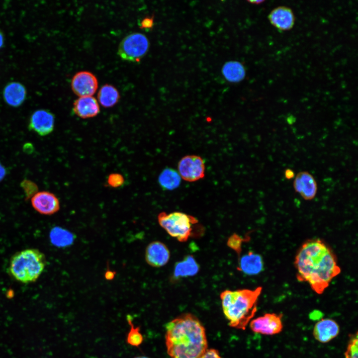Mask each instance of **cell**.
<instances>
[{"mask_svg": "<svg viewBox=\"0 0 358 358\" xmlns=\"http://www.w3.org/2000/svg\"><path fill=\"white\" fill-rule=\"evenodd\" d=\"M154 17H146L144 18L140 23L141 28L150 29L154 25Z\"/></svg>", "mask_w": 358, "mask_h": 358, "instance_id": "cell-30", "label": "cell"}, {"mask_svg": "<svg viewBox=\"0 0 358 358\" xmlns=\"http://www.w3.org/2000/svg\"><path fill=\"white\" fill-rule=\"evenodd\" d=\"M4 35H3L2 32L0 29V49L3 47V46L4 45Z\"/></svg>", "mask_w": 358, "mask_h": 358, "instance_id": "cell-33", "label": "cell"}, {"mask_svg": "<svg viewBox=\"0 0 358 358\" xmlns=\"http://www.w3.org/2000/svg\"><path fill=\"white\" fill-rule=\"evenodd\" d=\"M222 73L226 80L231 83H238L242 81L246 76L244 66L240 62L230 61L225 63Z\"/></svg>", "mask_w": 358, "mask_h": 358, "instance_id": "cell-20", "label": "cell"}, {"mask_svg": "<svg viewBox=\"0 0 358 358\" xmlns=\"http://www.w3.org/2000/svg\"><path fill=\"white\" fill-rule=\"evenodd\" d=\"M181 179L178 171L172 168H166L160 174L158 182L164 190H172L179 186Z\"/></svg>", "mask_w": 358, "mask_h": 358, "instance_id": "cell-21", "label": "cell"}, {"mask_svg": "<svg viewBox=\"0 0 358 358\" xmlns=\"http://www.w3.org/2000/svg\"><path fill=\"white\" fill-rule=\"evenodd\" d=\"M27 91L21 83L12 82L7 84L3 91L4 101L9 106L16 107L20 106L26 99Z\"/></svg>", "mask_w": 358, "mask_h": 358, "instance_id": "cell-18", "label": "cell"}, {"mask_svg": "<svg viewBox=\"0 0 358 358\" xmlns=\"http://www.w3.org/2000/svg\"><path fill=\"white\" fill-rule=\"evenodd\" d=\"M51 243L57 247H66L71 245L75 237L72 233L60 227L52 229L49 235Z\"/></svg>", "mask_w": 358, "mask_h": 358, "instance_id": "cell-23", "label": "cell"}, {"mask_svg": "<svg viewBox=\"0 0 358 358\" xmlns=\"http://www.w3.org/2000/svg\"><path fill=\"white\" fill-rule=\"evenodd\" d=\"M127 321L131 326V329L127 335V342L132 346L138 347L143 341V336L140 332L139 327H134L130 315H127Z\"/></svg>", "mask_w": 358, "mask_h": 358, "instance_id": "cell-24", "label": "cell"}, {"mask_svg": "<svg viewBox=\"0 0 358 358\" xmlns=\"http://www.w3.org/2000/svg\"><path fill=\"white\" fill-rule=\"evenodd\" d=\"M358 338L357 332L350 335V339L344 355L345 358H358Z\"/></svg>", "mask_w": 358, "mask_h": 358, "instance_id": "cell-25", "label": "cell"}, {"mask_svg": "<svg viewBox=\"0 0 358 358\" xmlns=\"http://www.w3.org/2000/svg\"><path fill=\"white\" fill-rule=\"evenodd\" d=\"M339 332L340 327L337 322L330 318H325L315 324L313 335L318 342L326 343L336 337Z\"/></svg>", "mask_w": 358, "mask_h": 358, "instance_id": "cell-15", "label": "cell"}, {"mask_svg": "<svg viewBox=\"0 0 358 358\" xmlns=\"http://www.w3.org/2000/svg\"><path fill=\"white\" fill-rule=\"evenodd\" d=\"M270 23L279 31L290 30L294 26L295 16L289 7L280 6L273 9L268 16Z\"/></svg>", "mask_w": 358, "mask_h": 358, "instance_id": "cell-14", "label": "cell"}, {"mask_svg": "<svg viewBox=\"0 0 358 358\" xmlns=\"http://www.w3.org/2000/svg\"><path fill=\"white\" fill-rule=\"evenodd\" d=\"M6 174L5 167L0 162V182L4 178Z\"/></svg>", "mask_w": 358, "mask_h": 358, "instance_id": "cell-32", "label": "cell"}, {"mask_svg": "<svg viewBox=\"0 0 358 358\" xmlns=\"http://www.w3.org/2000/svg\"><path fill=\"white\" fill-rule=\"evenodd\" d=\"M33 208L39 213L51 215L57 212L60 208L57 196L47 191L37 192L31 198Z\"/></svg>", "mask_w": 358, "mask_h": 358, "instance_id": "cell-11", "label": "cell"}, {"mask_svg": "<svg viewBox=\"0 0 358 358\" xmlns=\"http://www.w3.org/2000/svg\"><path fill=\"white\" fill-rule=\"evenodd\" d=\"M71 88L74 93L79 97L92 96L97 90L98 81L92 73L81 71L73 77Z\"/></svg>", "mask_w": 358, "mask_h": 358, "instance_id": "cell-9", "label": "cell"}, {"mask_svg": "<svg viewBox=\"0 0 358 358\" xmlns=\"http://www.w3.org/2000/svg\"><path fill=\"white\" fill-rule=\"evenodd\" d=\"M263 269V259L259 254L249 251L239 258L237 269L245 274H258Z\"/></svg>", "mask_w": 358, "mask_h": 358, "instance_id": "cell-16", "label": "cell"}, {"mask_svg": "<svg viewBox=\"0 0 358 358\" xmlns=\"http://www.w3.org/2000/svg\"><path fill=\"white\" fill-rule=\"evenodd\" d=\"M178 169L181 178L186 181H196L205 176V162L199 156H184L179 160Z\"/></svg>", "mask_w": 358, "mask_h": 358, "instance_id": "cell-7", "label": "cell"}, {"mask_svg": "<svg viewBox=\"0 0 358 358\" xmlns=\"http://www.w3.org/2000/svg\"><path fill=\"white\" fill-rule=\"evenodd\" d=\"M262 290V287H258L253 290H225L220 293L223 312L231 327L245 330L257 312Z\"/></svg>", "mask_w": 358, "mask_h": 358, "instance_id": "cell-3", "label": "cell"}, {"mask_svg": "<svg viewBox=\"0 0 358 358\" xmlns=\"http://www.w3.org/2000/svg\"><path fill=\"white\" fill-rule=\"evenodd\" d=\"M135 358H149L144 357V356H140V357H136Z\"/></svg>", "mask_w": 358, "mask_h": 358, "instance_id": "cell-35", "label": "cell"}, {"mask_svg": "<svg viewBox=\"0 0 358 358\" xmlns=\"http://www.w3.org/2000/svg\"><path fill=\"white\" fill-rule=\"evenodd\" d=\"M159 225L170 235L180 242L189 238H198L204 232L203 227L194 217L181 212L160 213Z\"/></svg>", "mask_w": 358, "mask_h": 358, "instance_id": "cell-5", "label": "cell"}, {"mask_svg": "<svg viewBox=\"0 0 358 358\" xmlns=\"http://www.w3.org/2000/svg\"><path fill=\"white\" fill-rule=\"evenodd\" d=\"M170 258V252L163 243L156 241L149 243L146 247L145 259L150 266L159 268L168 263Z\"/></svg>", "mask_w": 358, "mask_h": 358, "instance_id": "cell-12", "label": "cell"}, {"mask_svg": "<svg viewBox=\"0 0 358 358\" xmlns=\"http://www.w3.org/2000/svg\"><path fill=\"white\" fill-rule=\"evenodd\" d=\"M149 45V41L144 34L134 32L125 36L120 42L118 54L123 60L139 62L147 53Z\"/></svg>", "mask_w": 358, "mask_h": 358, "instance_id": "cell-6", "label": "cell"}, {"mask_svg": "<svg viewBox=\"0 0 358 358\" xmlns=\"http://www.w3.org/2000/svg\"><path fill=\"white\" fill-rule=\"evenodd\" d=\"M295 191L299 193L305 200H311L316 196L317 192V182L309 172H300L295 176L293 181Z\"/></svg>", "mask_w": 358, "mask_h": 358, "instance_id": "cell-13", "label": "cell"}, {"mask_svg": "<svg viewBox=\"0 0 358 358\" xmlns=\"http://www.w3.org/2000/svg\"><path fill=\"white\" fill-rule=\"evenodd\" d=\"M166 329L167 353L171 358H200L207 350L205 330L194 315H181Z\"/></svg>", "mask_w": 358, "mask_h": 358, "instance_id": "cell-2", "label": "cell"}, {"mask_svg": "<svg viewBox=\"0 0 358 358\" xmlns=\"http://www.w3.org/2000/svg\"><path fill=\"white\" fill-rule=\"evenodd\" d=\"M248 2L252 4H260L263 3L265 1V0H248Z\"/></svg>", "mask_w": 358, "mask_h": 358, "instance_id": "cell-34", "label": "cell"}, {"mask_svg": "<svg viewBox=\"0 0 358 358\" xmlns=\"http://www.w3.org/2000/svg\"><path fill=\"white\" fill-rule=\"evenodd\" d=\"M123 177L117 173L109 175L107 178L108 184L112 187H118L121 186L124 183Z\"/></svg>", "mask_w": 358, "mask_h": 358, "instance_id": "cell-28", "label": "cell"}, {"mask_svg": "<svg viewBox=\"0 0 358 358\" xmlns=\"http://www.w3.org/2000/svg\"><path fill=\"white\" fill-rule=\"evenodd\" d=\"M282 314L266 313L253 319L250 323L252 331L266 335L279 333L282 330Z\"/></svg>", "mask_w": 358, "mask_h": 358, "instance_id": "cell-8", "label": "cell"}, {"mask_svg": "<svg viewBox=\"0 0 358 358\" xmlns=\"http://www.w3.org/2000/svg\"><path fill=\"white\" fill-rule=\"evenodd\" d=\"M73 111L82 118H89L96 116L100 112L97 100L92 96L79 97L73 103Z\"/></svg>", "mask_w": 358, "mask_h": 358, "instance_id": "cell-17", "label": "cell"}, {"mask_svg": "<svg viewBox=\"0 0 358 358\" xmlns=\"http://www.w3.org/2000/svg\"><path fill=\"white\" fill-rule=\"evenodd\" d=\"M55 125L54 115L46 109H38L31 115L28 127L40 136H44L51 133Z\"/></svg>", "mask_w": 358, "mask_h": 358, "instance_id": "cell-10", "label": "cell"}, {"mask_svg": "<svg viewBox=\"0 0 358 358\" xmlns=\"http://www.w3.org/2000/svg\"><path fill=\"white\" fill-rule=\"evenodd\" d=\"M200 358H222L218 352L215 349H207Z\"/></svg>", "mask_w": 358, "mask_h": 358, "instance_id": "cell-29", "label": "cell"}, {"mask_svg": "<svg viewBox=\"0 0 358 358\" xmlns=\"http://www.w3.org/2000/svg\"><path fill=\"white\" fill-rule=\"evenodd\" d=\"M199 270V265L192 255H187L183 260L177 262L175 265L172 280L192 276Z\"/></svg>", "mask_w": 358, "mask_h": 358, "instance_id": "cell-19", "label": "cell"}, {"mask_svg": "<svg viewBox=\"0 0 358 358\" xmlns=\"http://www.w3.org/2000/svg\"><path fill=\"white\" fill-rule=\"evenodd\" d=\"M45 255L37 249H27L14 254L9 262V272L13 278L23 283L36 281L46 266Z\"/></svg>", "mask_w": 358, "mask_h": 358, "instance_id": "cell-4", "label": "cell"}, {"mask_svg": "<svg viewBox=\"0 0 358 358\" xmlns=\"http://www.w3.org/2000/svg\"><path fill=\"white\" fill-rule=\"evenodd\" d=\"M119 98L118 90L114 86L109 84L102 86L97 93L98 102L106 108L114 106L118 102Z\"/></svg>", "mask_w": 358, "mask_h": 358, "instance_id": "cell-22", "label": "cell"}, {"mask_svg": "<svg viewBox=\"0 0 358 358\" xmlns=\"http://www.w3.org/2000/svg\"><path fill=\"white\" fill-rule=\"evenodd\" d=\"M295 174L293 170L290 169H287L284 171V177L287 179H293Z\"/></svg>", "mask_w": 358, "mask_h": 358, "instance_id": "cell-31", "label": "cell"}, {"mask_svg": "<svg viewBox=\"0 0 358 358\" xmlns=\"http://www.w3.org/2000/svg\"><path fill=\"white\" fill-rule=\"evenodd\" d=\"M250 238L248 236L243 238L236 234H233L228 238L227 244L229 247L235 251L240 256L242 251L243 242H246Z\"/></svg>", "mask_w": 358, "mask_h": 358, "instance_id": "cell-26", "label": "cell"}, {"mask_svg": "<svg viewBox=\"0 0 358 358\" xmlns=\"http://www.w3.org/2000/svg\"><path fill=\"white\" fill-rule=\"evenodd\" d=\"M20 185L25 193L26 198H31L37 192L38 186L37 184L30 180H23L20 183Z\"/></svg>", "mask_w": 358, "mask_h": 358, "instance_id": "cell-27", "label": "cell"}, {"mask_svg": "<svg viewBox=\"0 0 358 358\" xmlns=\"http://www.w3.org/2000/svg\"><path fill=\"white\" fill-rule=\"evenodd\" d=\"M294 266L297 280L307 282L318 294H322L341 272L333 251L318 239L308 240L302 245L295 256Z\"/></svg>", "mask_w": 358, "mask_h": 358, "instance_id": "cell-1", "label": "cell"}]
</instances>
